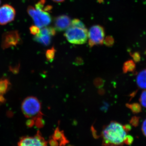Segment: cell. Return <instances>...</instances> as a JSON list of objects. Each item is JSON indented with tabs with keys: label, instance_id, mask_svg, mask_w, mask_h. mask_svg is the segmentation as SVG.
<instances>
[{
	"label": "cell",
	"instance_id": "1",
	"mask_svg": "<svg viewBox=\"0 0 146 146\" xmlns=\"http://www.w3.org/2000/svg\"><path fill=\"white\" fill-rule=\"evenodd\" d=\"M127 131L123 125L117 122L112 121L104 128L101 136L104 146H121L124 143Z\"/></svg>",
	"mask_w": 146,
	"mask_h": 146
},
{
	"label": "cell",
	"instance_id": "2",
	"mask_svg": "<svg viewBox=\"0 0 146 146\" xmlns=\"http://www.w3.org/2000/svg\"><path fill=\"white\" fill-rule=\"evenodd\" d=\"M52 7L46 4V0H40L35 7L29 6L27 9L29 15L32 18L35 25L39 28L48 26L51 23L52 18L49 12Z\"/></svg>",
	"mask_w": 146,
	"mask_h": 146
},
{
	"label": "cell",
	"instance_id": "3",
	"mask_svg": "<svg viewBox=\"0 0 146 146\" xmlns=\"http://www.w3.org/2000/svg\"><path fill=\"white\" fill-rule=\"evenodd\" d=\"M41 108L40 102L37 98L33 96L26 98L21 105V109L25 117L34 121L36 118L43 116Z\"/></svg>",
	"mask_w": 146,
	"mask_h": 146
},
{
	"label": "cell",
	"instance_id": "4",
	"mask_svg": "<svg viewBox=\"0 0 146 146\" xmlns=\"http://www.w3.org/2000/svg\"><path fill=\"white\" fill-rule=\"evenodd\" d=\"M67 40L74 44H82L86 43L88 38V31L86 27L70 25L65 34Z\"/></svg>",
	"mask_w": 146,
	"mask_h": 146
},
{
	"label": "cell",
	"instance_id": "5",
	"mask_svg": "<svg viewBox=\"0 0 146 146\" xmlns=\"http://www.w3.org/2000/svg\"><path fill=\"white\" fill-rule=\"evenodd\" d=\"M104 29L99 25H95L91 27L88 32L89 45L90 47L98 45H102L104 41Z\"/></svg>",
	"mask_w": 146,
	"mask_h": 146
},
{
	"label": "cell",
	"instance_id": "6",
	"mask_svg": "<svg viewBox=\"0 0 146 146\" xmlns=\"http://www.w3.org/2000/svg\"><path fill=\"white\" fill-rule=\"evenodd\" d=\"M21 42L20 33L17 31H11L3 33L2 36L1 46L3 49L16 46Z\"/></svg>",
	"mask_w": 146,
	"mask_h": 146
},
{
	"label": "cell",
	"instance_id": "7",
	"mask_svg": "<svg viewBox=\"0 0 146 146\" xmlns=\"http://www.w3.org/2000/svg\"><path fill=\"white\" fill-rule=\"evenodd\" d=\"M56 31L53 27H44L38 34L34 35L33 39L35 42L44 46H48L51 42L52 36L55 35Z\"/></svg>",
	"mask_w": 146,
	"mask_h": 146
},
{
	"label": "cell",
	"instance_id": "8",
	"mask_svg": "<svg viewBox=\"0 0 146 146\" xmlns=\"http://www.w3.org/2000/svg\"><path fill=\"white\" fill-rule=\"evenodd\" d=\"M18 146H47V141L39 131L33 136H24L20 139Z\"/></svg>",
	"mask_w": 146,
	"mask_h": 146
},
{
	"label": "cell",
	"instance_id": "9",
	"mask_svg": "<svg viewBox=\"0 0 146 146\" xmlns=\"http://www.w3.org/2000/svg\"><path fill=\"white\" fill-rule=\"evenodd\" d=\"M16 11L12 6L5 4L0 7V25H4L15 19Z\"/></svg>",
	"mask_w": 146,
	"mask_h": 146
},
{
	"label": "cell",
	"instance_id": "10",
	"mask_svg": "<svg viewBox=\"0 0 146 146\" xmlns=\"http://www.w3.org/2000/svg\"><path fill=\"white\" fill-rule=\"evenodd\" d=\"M71 20L69 16L62 15L58 16L54 19V28L58 31L66 30L70 26Z\"/></svg>",
	"mask_w": 146,
	"mask_h": 146
},
{
	"label": "cell",
	"instance_id": "11",
	"mask_svg": "<svg viewBox=\"0 0 146 146\" xmlns=\"http://www.w3.org/2000/svg\"><path fill=\"white\" fill-rule=\"evenodd\" d=\"M11 86V84L8 79L3 78L0 79V105L5 102L6 100L4 96L10 89Z\"/></svg>",
	"mask_w": 146,
	"mask_h": 146
},
{
	"label": "cell",
	"instance_id": "12",
	"mask_svg": "<svg viewBox=\"0 0 146 146\" xmlns=\"http://www.w3.org/2000/svg\"><path fill=\"white\" fill-rule=\"evenodd\" d=\"M52 138L57 141L59 143V146H65L69 143V141L65 137L63 131L60 130L59 127L56 129L52 136Z\"/></svg>",
	"mask_w": 146,
	"mask_h": 146
},
{
	"label": "cell",
	"instance_id": "13",
	"mask_svg": "<svg viewBox=\"0 0 146 146\" xmlns=\"http://www.w3.org/2000/svg\"><path fill=\"white\" fill-rule=\"evenodd\" d=\"M136 83L139 88L146 89V68L138 74L136 78Z\"/></svg>",
	"mask_w": 146,
	"mask_h": 146
},
{
	"label": "cell",
	"instance_id": "14",
	"mask_svg": "<svg viewBox=\"0 0 146 146\" xmlns=\"http://www.w3.org/2000/svg\"><path fill=\"white\" fill-rule=\"evenodd\" d=\"M136 68V65L133 60H129L124 63L123 66V72L124 73L132 72Z\"/></svg>",
	"mask_w": 146,
	"mask_h": 146
},
{
	"label": "cell",
	"instance_id": "15",
	"mask_svg": "<svg viewBox=\"0 0 146 146\" xmlns=\"http://www.w3.org/2000/svg\"><path fill=\"white\" fill-rule=\"evenodd\" d=\"M126 106L131 110V112L134 114H138L142 111V108L141 104H139L134 103L126 104Z\"/></svg>",
	"mask_w": 146,
	"mask_h": 146
},
{
	"label": "cell",
	"instance_id": "16",
	"mask_svg": "<svg viewBox=\"0 0 146 146\" xmlns=\"http://www.w3.org/2000/svg\"><path fill=\"white\" fill-rule=\"evenodd\" d=\"M56 50L54 47L47 50L46 53V56L47 60L52 62L54 58L55 55Z\"/></svg>",
	"mask_w": 146,
	"mask_h": 146
},
{
	"label": "cell",
	"instance_id": "17",
	"mask_svg": "<svg viewBox=\"0 0 146 146\" xmlns=\"http://www.w3.org/2000/svg\"><path fill=\"white\" fill-rule=\"evenodd\" d=\"M35 124L36 127L41 128L44 126V121L43 119V116L38 117L35 120Z\"/></svg>",
	"mask_w": 146,
	"mask_h": 146
},
{
	"label": "cell",
	"instance_id": "18",
	"mask_svg": "<svg viewBox=\"0 0 146 146\" xmlns=\"http://www.w3.org/2000/svg\"><path fill=\"white\" fill-rule=\"evenodd\" d=\"M104 44L106 45L107 46H113L114 43V39L112 36H108L106 37V38L104 39Z\"/></svg>",
	"mask_w": 146,
	"mask_h": 146
},
{
	"label": "cell",
	"instance_id": "19",
	"mask_svg": "<svg viewBox=\"0 0 146 146\" xmlns=\"http://www.w3.org/2000/svg\"><path fill=\"white\" fill-rule=\"evenodd\" d=\"M140 102L142 106L146 108V89L143 91L140 98Z\"/></svg>",
	"mask_w": 146,
	"mask_h": 146
},
{
	"label": "cell",
	"instance_id": "20",
	"mask_svg": "<svg viewBox=\"0 0 146 146\" xmlns=\"http://www.w3.org/2000/svg\"><path fill=\"white\" fill-rule=\"evenodd\" d=\"M31 33L33 35L38 34L40 31V28L35 25L31 26L29 28Z\"/></svg>",
	"mask_w": 146,
	"mask_h": 146
},
{
	"label": "cell",
	"instance_id": "21",
	"mask_svg": "<svg viewBox=\"0 0 146 146\" xmlns=\"http://www.w3.org/2000/svg\"><path fill=\"white\" fill-rule=\"evenodd\" d=\"M133 138L131 135H126L124 140V143L127 145H131L133 143Z\"/></svg>",
	"mask_w": 146,
	"mask_h": 146
},
{
	"label": "cell",
	"instance_id": "22",
	"mask_svg": "<svg viewBox=\"0 0 146 146\" xmlns=\"http://www.w3.org/2000/svg\"><path fill=\"white\" fill-rule=\"evenodd\" d=\"M131 56L133 58V61L135 62H138L141 60V55L140 53L138 52H135L132 54H131Z\"/></svg>",
	"mask_w": 146,
	"mask_h": 146
},
{
	"label": "cell",
	"instance_id": "23",
	"mask_svg": "<svg viewBox=\"0 0 146 146\" xmlns=\"http://www.w3.org/2000/svg\"><path fill=\"white\" fill-rule=\"evenodd\" d=\"M139 122V118L137 117H133L131 118L130 121L131 124L134 127H136L138 125Z\"/></svg>",
	"mask_w": 146,
	"mask_h": 146
},
{
	"label": "cell",
	"instance_id": "24",
	"mask_svg": "<svg viewBox=\"0 0 146 146\" xmlns=\"http://www.w3.org/2000/svg\"><path fill=\"white\" fill-rule=\"evenodd\" d=\"M35 125V121L32 119H29L26 122V125L29 127H31Z\"/></svg>",
	"mask_w": 146,
	"mask_h": 146
},
{
	"label": "cell",
	"instance_id": "25",
	"mask_svg": "<svg viewBox=\"0 0 146 146\" xmlns=\"http://www.w3.org/2000/svg\"><path fill=\"white\" fill-rule=\"evenodd\" d=\"M49 144L50 146H59V143L55 140H54L52 138L49 141Z\"/></svg>",
	"mask_w": 146,
	"mask_h": 146
},
{
	"label": "cell",
	"instance_id": "26",
	"mask_svg": "<svg viewBox=\"0 0 146 146\" xmlns=\"http://www.w3.org/2000/svg\"><path fill=\"white\" fill-rule=\"evenodd\" d=\"M142 130L144 135L146 137V119L144 121L142 124Z\"/></svg>",
	"mask_w": 146,
	"mask_h": 146
},
{
	"label": "cell",
	"instance_id": "27",
	"mask_svg": "<svg viewBox=\"0 0 146 146\" xmlns=\"http://www.w3.org/2000/svg\"><path fill=\"white\" fill-rule=\"evenodd\" d=\"M123 127L127 132L129 131L131 129V126L129 125H123Z\"/></svg>",
	"mask_w": 146,
	"mask_h": 146
},
{
	"label": "cell",
	"instance_id": "28",
	"mask_svg": "<svg viewBox=\"0 0 146 146\" xmlns=\"http://www.w3.org/2000/svg\"><path fill=\"white\" fill-rule=\"evenodd\" d=\"M108 104H107V103H104V105L102 107V110H107L108 109Z\"/></svg>",
	"mask_w": 146,
	"mask_h": 146
},
{
	"label": "cell",
	"instance_id": "29",
	"mask_svg": "<svg viewBox=\"0 0 146 146\" xmlns=\"http://www.w3.org/2000/svg\"><path fill=\"white\" fill-rule=\"evenodd\" d=\"M53 1L56 3H61L65 1V0H52Z\"/></svg>",
	"mask_w": 146,
	"mask_h": 146
},
{
	"label": "cell",
	"instance_id": "30",
	"mask_svg": "<svg viewBox=\"0 0 146 146\" xmlns=\"http://www.w3.org/2000/svg\"><path fill=\"white\" fill-rule=\"evenodd\" d=\"M1 0H0V5H1Z\"/></svg>",
	"mask_w": 146,
	"mask_h": 146
},
{
	"label": "cell",
	"instance_id": "31",
	"mask_svg": "<svg viewBox=\"0 0 146 146\" xmlns=\"http://www.w3.org/2000/svg\"></svg>",
	"mask_w": 146,
	"mask_h": 146
},
{
	"label": "cell",
	"instance_id": "32",
	"mask_svg": "<svg viewBox=\"0 0 146 146\" xmlns=\"http://www.w3.org/2000/svg\"></svg>",
	"mask_w": 146,
	"mask_h": 146
}]
</instances>
